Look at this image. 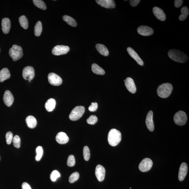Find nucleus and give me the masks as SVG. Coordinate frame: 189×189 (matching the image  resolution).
<instances>
[{
	"label": "nucleus",
	"instance_id": "f257e3e1",
	"mask_svg": "<svg viewBox=\"0 0 189 189\" xmlns=\"http://www.w3.org/2000/svg\"><path fill=\"white\" fill-rule=\"evenodd\" d=\"M168 56L172 60L179 63H184L188 59L186 54L176 49H171L168 53Z\"/></svg>",
	"mask_w": 189,
	"mask_h": 189
},
{
	"label": "nucleus",
	"instance_id": "f03ea898",
	"mask_svg": "<svg viewBox=\"0 0 189 189\" xmlns=\"http://www.w3.org/2000/svg\"><path fill=\"white\" fill-rule=\"evenodd\" d=\"M121 139V133L118 130L113 128L110 131L108 135V141L111 146H116L120 142Z\"/></svg>",
	"mask_w": 189,
	"mask_h": 189
},
{
	"label": "nucleus",
	"instance_id": "7ed1b4c3",
	"mask_svg": "<svg viewBox=\"0 0 189 189\" xmlns=\"http://www.w3.org/2000/svg\"><path fill=\"white\" fill-rule=\"evenodd\" d=\"M173 90V86L170 83H164L160 85L157 90L159 96L162 98L169 97Z\"/></svg>",
	"mask_w": 189,
	"mask_h": 189
},
{
	"label": "nucleus",
	"instance_id": "20e7f679",
	"mask_svg": "<svg viewBox=\"0 0 189 189\" xmlns=\"http://www.w3.org/2000/svg\"><path fill=\"white\" fill-rule=\"evenodd\" d=\"M9 54L13 61H16L22 58L23 55V51L21 47L14 45L9 49Z\"/></svg>",
	"mask_w": 189,
	"mask_h": 189
},
{
	"label": "nucleus",
	"instance_id": "39448f33",
	"mask_svg": "<svg viewBox=\"0 0 189 189\" xmlns=\"http://www.w3.org/2000/svg\"><path fill=\"white\" fill-rule=\"evenodd\" d=\"M84 111L85 107L82 106L75 107L71 111L69 116V118L72 121L78 120L82 116Z\"/></svg>",
	"mask_w": 189,
	"mask_h": 189
},
{
	"label": "nucleus",
	"instance_id": "423d86ee",
	"mask_svg": "<svg viewBox=\"0 0 189 189\" xmlns=\"http://www.w3.org/2000/svg\"><path fill=\"white\" fill-rule=\"evenodd\" d=\"M188 120L186 113L183 111H179L174 116V120L176 124L180 126H184Z\"/></svg>",
	"mask_w": 189,
	"mask_h": 189
},
{
	"label": "nucleus",
	"instance_id": "0eeeda50",
	"mask_svg": "<svg viewBox=\"0 0 189 189\" xmlns=\"http://www.w3.org/2000/svg\"><path fill=\"white\" fill-rule=\"evenodd\" d=\"M152 161L150 159L146 158L141 161L139 165V169L142 172L148 171L152 168Z\"/></svg>",
	"mask_w": 189,
	"mask_h": 189
},
{
	"label": "nucleus",
	"instance_id": "6e6552de",
	"mask_svg": "<svg viewBox=\"0 0 189 189\" xmlns=\"http://www.w3.org/2000/svg\"><path fill=\"white\" fill-rule=\"evenodd\" d=\"M48 79L49 83L53 86H59L62 84V80L61 77L55 73H49Z\"/></svg>",
	"mask_w": 189,
	"mask_h": 189
},
{
	"label": "nucleus",
	"instance_id": "1a4fd4ad",
	"mask_svg": "<svg viewBox=\"0 0 189 189\" xmlns=\"http://www.w3.org/2000/svg\"><path fill=\"white\" fill-rule=\"evenodd\" d=\"M35 76V71L32 66H27L24 68L22 71V76L26 80H31Z\"/></svg>",
	"mask_w": 189,
	"mask_h": 189
},
{
	"label": "nucleus",
	"instance_id": "9d476101",
	"mask_svg": "<svg viewBox=\"0 0 189 189\" xmlns=\"http://www.w3.org/2000/svg\"><path fill=\"white\" fill-rule=\"evenodd\" d=\"M70 48L69 46L64 45H57L53 48L52 54L55 56H60L65 54L69 51Z\"/></svg>",
	"mask_w": 189,
	"mask_h": 189
},
{
	"label": "nucleus",
	"instance_id": "9b49d317",
	"mask_svg": "<svg viewBox=\"0 0 189 189\" xmlns=\"http://www.w3.org/2000/svg\"><path fill=\"white\" fill-rule=\"evenodd\" d=\"M95 175L98 181L102 182L105 179V170L103 166L98 165L95 169Z\"/></svg>",
	"mask_w": 189,
	"mask_h": 189
},
{
	"label": "nucleus",
	"instance_id": "f8f14e48",
	"mask_svg": "<svg viewBox=\"0 0 189 189\" xmlns=\"http://www.w3.org/2000/svg\"><path fill=\"white\" fill-rule=\"evenodd\" d=\"M137 32L139 35L145 36H148L152 35L154 33V30L152 28L146 26H140L137 28Z\"/></svg>",
	"mask_w": 189,
	"mask_h": 189
},
{
	"label": "nucleus",
	"instance_id": "ddd939ff",
	"mask_svg": "<svg viewBox=\"0 0 189 189\" xmlns=\"http://www.w3.org/2000/svg\"><path fill=\"white\" fill-rule=\"evenodd\" d=\"M124 81L126 87L128 91L132 94L135 93L136 91V87L133 79L128 77Z\"/></svg>",
	"mask_w": 189,
	"mask_h": 189
},
{
	"label": "nucleus",
	"instance_id": "4468645a",
	"mask_svg": "<svg viewBox=\"0 0 189 189\" xmlns=\"http://www.w3.org/2000/svg\"><path fill=\"white\" fill-rule=\"evenodd\" d=\"M96 1L101 6L107 9H113L116 6L113 0H96Z\"/></svg>",
	"mask_w": 189,
	"mask_h": 189
},
{
	"label": "nucleus",
	"instance_id": "2eb2a0df",
	"mask_svg": "<svg viewBox=\"0 0 189 189\" xmlns=\"http://www.w3.org/2000/svg\"><path fill=\"white\" fill-rule=\"evenodd\" d=\"M3 101L5 105L8 107H10L14 102V96L9 91L6 90L3 96Z\"/></svg>",
	"mask_w": 189,
	"mask_h": 189
},
{
	"label": "nucleus",
	"instance_id": "dca6fc26",
	"mask_svg": "<svg viewBox=\"0 0 189 189\" xmlns=\"http://www.w3.org/2000/svg\"><path fill=\"white\" fill-rule=\"evenodd\" d=\"M188 166L185 162L181 164L180 167L178 174V179L179 181H183L186 177L188 172Z\"/></svg>",
	"mask_w": 189,
	"mask_h": 189
},
{
	"label": "nucleus",
	"instance_id": "f3484780",
	"mask_svg": "<svg viewBox=\"0 0 189 189\" xmlns=\"http://www.w3.org/2000/svg\"><path fill=\"white\" fill-rule=\"evenodd\" d=\"M153 113L152 111H149L147 115L146 124L149 131H153L154 130V124L153 121Z\"/></svg>",
	"mask_w": 189,
	"mask_h": 189
},
{
	"label": "nucleus",
	"instance_id": "a211bd4d",
	"mask_svg": "<svg viewBox=\"0 0 189 189\" xmlns=\"http://www.w3.org/2000/svg\"><path fill=\"white\" fill-rule=\"evenodd\" d=\"M153 14L158 20L164 21L166 20L165 13L161 9L157 7H155L153 9Z\"/></svg>",
	"mask_w": 189,
	"mask_h": 189
},
{
	"label": "nucleus",
	"instance_id": "6ab92c4d",
	"mask_svg": "<svg viewBox=\"0 0 189 189\" xmlns=\"http://www.w3.org/2000/svg\"><path fill=\"white\" fill-rule=\"evenodd\" d=\"M128 54L137 62L139 65L143 66L144 65V62L141 58L140 57L137 53L131 47H128L127 49Z\"/></svg>",
	"mask_w": 189,
	"mask_h": 189
},
{
	"label": "nucleus",
	"instance_id": "aec40b11",
	"mask_svg": "<svg viewBox=\"0 0 189 189\" xmlns=\"http://www.w3.org/2000/svg\"><path fill=\"white\" fill-rule=\"evenodd\" d=\"M56 140L58 143L61 144H65L69 141V139L67 134L65 132H61L57 134L56 137Z\"/></svg>",
	"mask_w": 189,
	"mask_h": 189
},
{
	"label": "nucleus",
	"instance_id": "412c9836",
	"mask_svg": "<svg viewBox=\"0 0 189 189\" xmlns=\"http://www.w3.org/2000/svg\"><path fill=\"white\" fill-rule=\"evenodd\" d=\"M11 26L10 20L8 18H4L2 20L1 27L3 32L5 34L9 32Z\"/></svg>",
	"mask_w": 189,
	"mask_h": 189
},
{
	"label": "nucleus",
	"instance_id": "4be33fe9",
	"mask_svg": "<svg viewBox=\"0 0 189 189\" xmlns=\"http://www.w3.org/2000/svg\"><path fill=\"white\" fill-rule=\"evenodd\" d=\"M11 74L7 68H4L0 71V82H2L10 78Z\"/></svg>",
	"mask_w": 189,
	"mask_h": 189
},
{
	"label": "nucleus",
	"instance_id": "5701e85b",
	"mask_svg": "<svg viewBox=\"0 0 189 189\" xmlns=\"http://www.w3.org/2000/svg\"><path fill=\"white\" fill-rule=\"evenodd\" d=\"M96 48L100 53L104 56H108L109 52L108 49L105 45L101 44H97L96 45Z\"/></svg>",
	"mask_w": 189,
	"mask_h": 189
},
{
	"label": "nucleus",
	"instance_id": "b1692460",
	"mask_svg": "<svg viewBox=\"0 0 189 189\" xmlns=\"http://www.w3.org/2000/svg\"><path fill=\"white\" fill-rule=\"evenodd\" d=\"M56 105V100L51 98L48 99L46 102L45 105V108L47 111L51 112L53 110L55 107Z\"/></svg>",
	"mask_w": 189,
	"mask_h": 189
},
{
	"label": "nucleus",
	"instance_id": "393cba45",
	"mask_svg": "<svg viewBox=\"0 0 189 189\" xmlns=\"http://www.w3.org/2000/svg\"><path fill=\"white\" fill-rule=\"evenodd\" d=\"M26 121L28 127L30 128H33L37 126L36 119L32 116H27L26 119Z\"/></svg>",
	"mask_w": 189,
	"mask_h": 189
},
{
	"label": "nucleus",
	"instance_id": "a878e982",
	"mask_svg": "<svg viewBox=\"0 0 189 189\" xmlns=\"http://www.w3.org/2000/svg\"><path fill=\"white\" fill-rule=\"evenodd\" d=\"M92 70L93 72L96 74L103 75L105 74V71L96 63H93L92 66Z\"/></svg>",
	"mask_w": 189,
	"mask_h": 189
},
{
	"label": "nucleus",
	"instance_id": "bb28decb",
	"mask_svg": "<svg viewBox=\"0 0 189 189\" xmlns=\"http://www.w3.org/2000/svg\"><path fill=\"white\" fill-rule=\"evenodd\" d=\"M181 14L180 15L179 17L180 20L184 21L186 19L187 17H188L189 14V9L186 6H184L181 9Z\"/></svg>",
	"mask_w": 189,
	"mask_h": 189
},
{
	"label": "nucleus",
	"instance_id": "cd10ccee",
	"mask_svg": "<svg viewBox=\"0 0 189 189\" xmlns=\"http://www.w3.org/2000/svg\"><path fill=\"white\" fill-rule=\"evenodd\" d=\"M62 18L64 21L66 22L69 25L72 27H75L77 25V22L74 19L70 16L65 15Z\"/></svg>",
	"mask_w": 189,
	"mask_h": 189
},
{
	"label": "nucleus",
	"instance_id": "c85d7f7f",
	"mask_svg": "<svg viewBox=\"0 0 189 189\" xmlns=\"http://www.w3.org/2000/svg\"><path fill=\"white\" fill-rule=\"evenodd\" d=\"M21 26L24 29H27L28 26V22L27 18L25 16H20L19 19Z\"/></svg>",
	"mask_w": 189,
	"mask_h": 189
},
{
	"label": "nucleus",
	"instance_id": "c756f323",
	"mask_svg": "<svg viewBox=\"0 0 189 189\" xmlns=\"http://www.w3.org/2000/svg\"><path fill=\"white\" fill-rule=\"evenodd\" d=\"M42 31V24L40 21H38L35 27V34L36 36L39 37Z\"/></svg>",
	"mask_w": 189,
	"mask_h": 189
},
{
	"label": "nucleus",
	"instance_id": "7c9ffc66",
	"mask_svg": "<svg viewBox=\"0 0 189 189\" xmlns=\"http://www.w3.org/2000/svg\"><path fill=\"white\" fill-rule=\"evenodd\" d=\"M34 5L39 9L45 10L47 9L46 6L44 2L41 0H33Z\"/></svg>",
	"mask_w": 189,
	"mask_h": 189
},
{
	"label": "nucleus",
	"instance_id": "2f4dec72",
	"mask_svg": "<svg viewBox=\"0 0 189 189\" xmlns=\"http://www.w3.org/2000/svg\"><path fill=\"white\" fill-rule=\"evenodd\" d=\"M37 155L35 157V160L37 161H39L42 157L43 154V150L42 146H38L36 149Z\"/></svg>",
	"mask_w": 189,
	"mask_h": 189
},
{
	"label": "nucleus",
	"instance_id": "473e14b6",
	"mask_svg": "<svg viewBox=\"0 0 189 189\" xmlns=\"http://www.w3.org/2000/svg\"><path fill=\"white\" fill-rule=\"evenodd\" d=\"M80 177V175L78 172H76L73 173L69 177V181L70 183H73L78 180Z\"/></svg>",
	"mask_w": 189,
	"mask_h": 189
},
{
	"label": "nucleus",
	"instance_id": "72a5a7b5",
	"mask_svg": "<svg viewBox=\"0 0 189 189\" xmlns=\"http://www.w3.org/2000/svg\"><path fill=\"white\" fill-rule=\"evenodd\" d=\"M83 155L85 160L88 161L90 158V151L87 146H85L83 149Z\"/></svg>",
	"mask_w": 189,
	"mask_h": 189
},
{
	"label": "nucleus",
	"instance_id": "f704fd0d",
	"mask_svg": "<svg viewBox=\"0 0 189 189\" xmlns=\"http://www.w3.org/2000/svg\"><path fill=\"white\" fill-rule=\"evenodd\" d=\"M60 177V174L57 170H55L52 172L50 175L51 180L53 182H55L58 177Z\"/></svg>",
	"mask_w": 189,
	"mask_h": 189
},
{
	"label": "nucleus",
	"instance_id": "c9c22d12",
	"mask_svg": "<svg viewBox=\"0 0 189 189\" xmlns=\"http://www.w3.org/2000/svg\"><path fill=\"white\" fill-rule=\"evenodd\" d=\"M13 143L15 147L17 148H19L20 146V139L19 136L18 135H15L13 138Z\"/></svg>",
	"mask_w": 189,
	"mask_h": 189
},
{
	"label": "nucleus",
	"instance_id": "e433bc0d",
	"mask_svg": "<svg viewBox=\"0 0 189 189\" xmlns=\"http://www.w3.org/2000/svg\"><path fill=\"white\" fill-rule=\"evenodd\" d=\"M75 164V160L74 156L73 155H70L68 157L67 164L69 167H73Z\"/></svg>",
	"mask_w": 189,
	"mask_h": 189
},
{
	"label": "nucleus",
	"instance_id": "4c0bfd02",
	"mask_svg": "<svg viewBox=\"0 0 189 189\" xmlns=\"http://www.w3.org/2000/svg\"><path fill=\"white\" fill-rule=\"evenodd\" d=\"M98 118L95 115H91L87 120L88 123L90 125H94L97 122Z\"/></svg>",
	"mask_w": 189,
	"mask_h": 189
},
{
	"label": "nucleus",
	"instance_id": "58836bf2",
	"mask_svg": "<svg viewBox=\"0 0 189 189\" xmlns=\"http://www.w3.org/2000/svg\"><path fill=\"white\" fill-rule=\"evenodd\" d=\"M13 135L12 132L11 131H9L7 132L6 135V143L7 144H11L13 140Z\"/></svg>",
	"mask_w": 189,
	"mask_h": 189
},
{
	"label": "nucleus",
	"instance_id": "ea45409f",
	"mask_svg": "<svg viewBox=\"0 0 189 189\" xmlns=\"http://www.w3.org/2000/svg\"><path fill=\"white\" fill-rule=\"evenodd\" d=\"M98 108V104L96 102H92L89 107L88 109L90 111L92 112H94Z\"/></svg>",
	"mask_w": 189,
	"mask_h": 189
},
{
	"label": "nucleus",
	"instance_id": "a19ab883",
	"mask_svg": "<svg viewBox=\"0 0 189 189\" xmlns=\"http://www.w3.org/2000/svg\"><path fill=\"white\" fill-rule=\"evenodd\" d=\"M183 1L182 0H175V6L177 8H179L182 6Z\"/></svg>",
	"mask_w": 189,
	"mask_h": 189
},
{
	"label": "nucleus",
	"instance_id": "79ce46f5",
	"mask_svg": "<svg viewBox=\"0 0 189 189\" xmlns=\"http://www.w3.org/2000/svg\"><path fill=\"white\" fill-rule=\"evenodd\" d=\"M140 1V0H130V4L132 7H135L137 6Z\"/></svg>",
	"mask_w": 189,
	"mask_h": 189
},
{
	"label": "nucleus",
	"instance_id": "37998d69",
	"mask_svg": "<svg viewBox=\"0 0 189 189\" xmlns=\"http://www.w3.org/2000/svg\"><path fill=\"white\" fill-rule=\"evenodd\" d=\"M22 189H32L31 186L27 183L24 182L22 185Z\"/></svg>",
	"mask_w": 189,
	"mask_h": 189
}]
</instances>
